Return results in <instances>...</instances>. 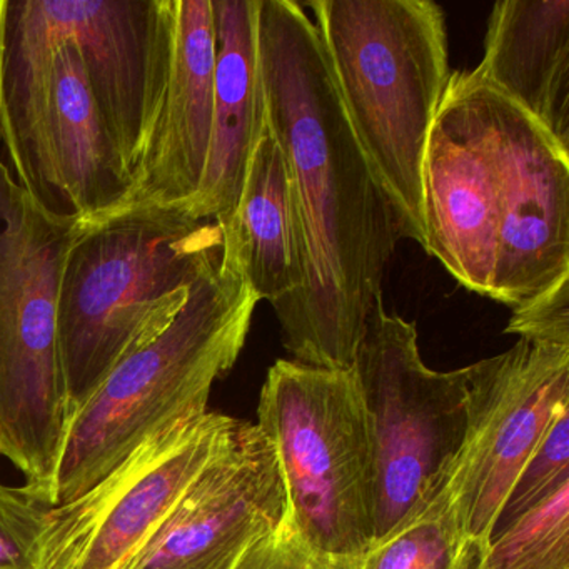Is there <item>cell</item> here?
Returning <instances> with one entry per match:
<instances>
[{"instance_id":"obj_8","label":"cell","mask_w":569,"mask_h":569,"mask_svg":"<svg viewBox=\"0 0 569 569\" xmlns=\"http://www.w3.org/2000/svg\"><path fill=\"white\" fill-rule=\"evenodd\" d=\"M351 369L375 425L376 539L441 482L461 446L468 368H428L416 322L389 315L379 298Z\"/></svg>"},{"instance_id":"obj_18","label":"cell","mask_w":569,"mask_h":569,"mask_svg":"<svg viewBox=\"0 0 569 569\" xmlns=\"http://www.w3.org/2000/svg\"><path fill=\"white\" fill-rule=\"evenodd\" d=\"M222 232V258L238 266L259 301L274 311L306 284V246L284 154L266 128L249 161L234 214Z\"/></svg>"},{"instance_id":"obj_5","label":"cell","mask_w":569,"mask_h":569,"mask_svg":"<svg viewBox=\"0 0 569 569\" xmlns=\"http://www.w3.org/2000/svg\"><path fill=\"white\" fill-rule=\"evenodd\" d=\"M79 219L42 208L0 146V458L24 492L58 505V472L74 409L58 338L59 291Z\"/></svg>"},{"instance_id":"obj_7","label":"cell","mask_w":569,"mask_h":569,"mask_svg":"<svg viewBox=\"0 0 569 569\" xmlns=\"http://www.w3.org/2000/svg\"><path fill=\"white\" fill-rule=\"evenodd\" d=\"M0 146L16 181L42 208L81 224L111 212L131 189L68 42L0 34Z\"/></svg>"},{"instance_id":"obj_24","label":"cell","mask_w":569,"mask_h":569,"mask_svg":"<svg viewBox=\"0 0 569 569\" xmlns=\"http://www.w3.org/2000/svg\"><path fill=\"white\" fill-rule=\"evenodd\" d=\"M232 569H332L306 545L288 515L274 531L246 549Z\"/></svg>"},{"instance_id":"obj_3","label":"cell","mask_w":569,"mask_h":569,"mask_svg":"<svg viewBox=\"0 0 569 569\" xmlns=\"http://www.w3.org/2000/svg\"><path fill=\"white\" fill-rule=\"evenodd\" d=\"M336 91L401 238L425 248L422 164L452 71L431 0H315Z\"/></svg>"},{"instance_id":"obj_10","label":"cell","mask_w":569,"mask_h":569,"mask_svg":"<svg viewBox=\"0 0 569 569\" xmlns=\"http://www.w3.org/2000/svg\"><path fill=\"white\" fill-rule=\"evenodd\" d=\"M566 406V346L519 339L468 366L465 436L439 486L476 566L519 472Z\"/></svg>"},{"instance_id":"obj_9","label":"cell","mask_w":569,"mask_h":569,"mask_svg":"<svg viewBox=\"0 0 569 569\" xmlns=\"http://www.w3.org/2000/svg\"><path fill=\"white\" fill-rule=\"evenodd\" d=\"M0 34L76 49L132 181L168 89L174 0H0Z\"/></svg>"},{"instance_id":"obj_17","label":"cell","mask_w":569,"mask_h":569,"mask_svg":"<svg viewBox=\"0 0 569 569\" xmlns=\"http://www.w3.org/2000/svg\"><path fill=\"white\" fill-rule=\"evenodd\" d=\"M471 74L569 149V0H499Z\"/></svg>"},{"instance_id":"obj_1","label":"cell","mask_w":569,"mask_h":569,"mask_svg":"<svg viewBox=\"0 0 569 569\" xmlns=\"http://www.w3.org/2000/svg\"><path fill=\"white\" fill-rule=\"evenodd\" d=\"M266 128L284 154L306 284L276 312L292 361L351 369L401 234L332 81L315 22L295 0H259Z\"/></svg>"},{"instance_id":"obj_2","label":"cell","mask_w":569,"mask_h":569,"mask_svg":"<svg viewBox=\"0 0 569 569\" xmlns=\"http://www.w3.org/2000/svg\"><path fill=\"white\" fill-rule=\"evenodd\" d=\"M221 254L218 222L172 209H131L79 222L58 309L59 352L74 412L116 366L174 322L192 286Z\"/></svg>"},{"instance_id":"obj_6","label":"cell","mask_w":569,"mask_h":569,"mask_svg":"<svg viewBox=\"0 0 569 569\" xmlns=\"http://www.w3.org/2000/svg\"><path fill=\"white\" fill-rule=\"evenodd\" d=\"M258 426L281 468L286 515L329 565L376 535L375 425L352 369L279 359L259 395Z\"/></svg>"},{"instance_id":"obj_19","label":"cell","mask_w":569,"mask_h":569,"mask_svg":"<svg viewBox=\"0 0 569 569\" xmlns=\"http://www.w3.org/2000/svg\"><path fill=\"white\" fill-rule=\"evenodd\" d=\"M332 569H476L441 486L425 496L395 528Z\"/></svg>"},{"instance_id":"obj_22","label":"cell","mask_w":569,"mask_h":569,"mask_svg":"<svg viewBox=\"0 0 569 569\" xmlns=\"http://www.w3.org/2000/svg\"><path fill=\"white\" fill-rule=\"evenodd\" d=\"M49 506L0 482V569H34Z\"/></svg>"},{"instance_id":"obj_23","label":"cell","mask_w":569,"mask_h":569,"mask_svg":"<svg viewBox=\"0 0 569 569\" xmlns=\"http://www.w3.org/2000/svg\"><path fill=\"white\" fill-rule=\"evenodd\" d=\"M506 332L522 341L569 348V278L512 309Z\"/></svg>"},{"instance_id":"obj_4","label":"cell","mask_w":569,"mask_h":569,"mask_svg":"<svg viewBox=\"0 0 569 569\" xmlns=\"http://www.w3.org/2000/svg\"><path fill=\"white\" fill-rule=\"evenodd\" d=\"M259 299L222 258L178 318L76 409L58 472V505L104 478L158 432L208 412L212 386L238 361Z\"/></svg>"},{"instance_id":"obj_21","label":"cell","mask_w":569,"mask_h":569,"mask_svg":"<svg viewBox=\"0 0 569 569\" xmlns=\"http://www.w3.org/2000/svg\"><path fill=\"white\" fill-rule=\"evenodd\" d=\"M565 481H569V406L555 416L538 448L529 456L506 498L492 532L525 515Z\"/></svg>"},{"instance_id":"obj_13","label":"cell","mask_w":569,"mask_h":569,"mask_svg":"<svg viewBox=\"0 0 569 569\" xmlns=\"http://www.w3.org/2000/svg\"><path fill=\"white\" fill-rule=\"evenodd\" d=\"M425 251L468 291L492 299L499 179L491 128L471 72H452L422 164Z\"/></svg>"},{"instance_id":"obj_11","label":"cell","mask_w":569,"mask_h":569,"mask_svg":"<svg viewBox=\"0 0 569 569\" xmlns=\"http://www.w3.org/2000/svg\"><path fill=\"white\" fill-rule=\"evenodd\" d=\"M238 422L208 411L172 426L78 498L48 508L34 569H131Z\"/></svg>"},{"instance_id":"obj_15","label":"cell","mask_w":569,"mask_h":569,"mask_svg":"<svg viewBox=\"0 0 569 569\" xmlns=\"http://www.w3.org/2000/svg\"><path fill=\"white\" fill-rule=\"evenodd\" d=\"M214 64L211 0H174L171 71L158 122L128 196L101 218L131 209L186 212L189 208L201 188L208 162Z\"/></svg>"},{"instance_id":"obj_12","label":"cell","mask_w":569,"mask_h":569,"mask_svg":"<svg viewBox=\"0 0 569 569\" xmlns=\"http://www.w3.org/2000/svg\"><path fill=\"white\" fill-rule=\"evenodd\" d=\"M472 79L498 164L499 251L492 299L515 309L569 278V149L518 106Z\"/></svg>"},{"instance_id":"obj_16","label":"cell","mask_w":569,"mask_h":569,"mask_svg":"<svg viewBox=\"0 0 569 569\" xmlns=\"http://www.w3.org/2000/svg\"><path fill=\"white\" fill-rule=\"evenodd\" d=\"M214 16V111L201 188L184 214L228 224L266 129L258 51L259 0H211Z\"/></svg>"},{"instance_id":"obj_20","label":"cell","mask_w":569,"mask_h":569,"mask_svg":"<svg viewBox=\"0 0 569 569\" xmlns=\"http://www.w3.org/2000/svg\"><path fill=\"white\" fill-rule=\"evenodd\" d=\"M476 569H569V481L492 532Z\"/></svg>"},{"instance_id":"obj_14","label":"cell","mask_w":569,"mask_h":569,"mask_svg":"<svg viewBox=\"0 0 569 569\" xmlns=\"http://www.w3.org/2000/svg\"><path fill=\"white\" fill-rule=\"evenodd\" d=\"M284 516L274 449L258 426L239 419L131 569H232Z\"/></svg>"}]
</instances>
